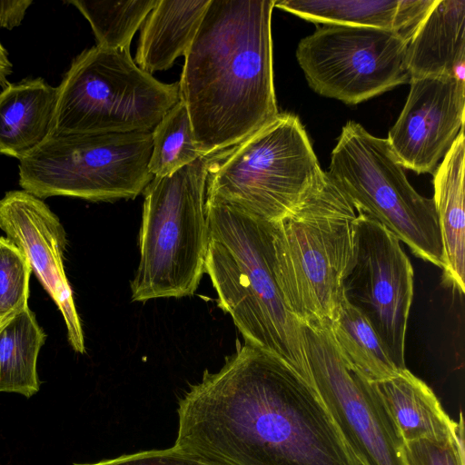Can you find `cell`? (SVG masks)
<instances>
[{"instance_id": "cell-1", "label": "cell", "mask_w": 465, "mask_h": 465, "mask_svg": "<svg viewBox=\"0 0 465 465\" xmlns=\"http://www.w3.org/2000/svg\"><path fill=\"white\" fill-rule=\"evenodd\" d=\"M174 446L212 465H361L316 391L244 343L178 401Z\"/></svg>"}, {"instance_id": "cell-2", "label": "cell", "mask_w": 465, "mask_h": 465, "mask_svg": "<svg viewBox=\"0 0 465 465\" xmlns=\"http://www.w3.org/2000/svg\"><path fill=\"white\" fill-rule=\"evenodd\" d=\"M273 7L274 0H210L179 81L203 156L237 145L279 114Z\"/></svg>"}, {"instance_id": "cell-3", "label": "cell", "mask_w": 465, "mask_h": 465, "mask_svg": "<svg viewBox=\"0 0 465 465\" xmlns=\"http://www.w3.org/2000/svg\"><path fill=\"white\" fill-rule=\"evenodd\" d=\"M208 248L204 264L244 343L288 363L310 382L302 324L288 309L273 267L271 222L206 198Z\"/></svg>"}, {"instance_id": "cell-4", "label": "cell", "mask_w": 465, "mask_h": 465, "mask_svg": "<svg viewBox=\"0 0 465 465\" xmlns=\"http://www.w3.org/2000/svg\"><path fill=\"white\" fill-rule=\"evenodd\" d=\"M273 267L302 324L330 322L356 256L357 212L327 172L282 218L271 222Z\"/></svg>"}, {"instance_id": "cell-5", "label": "cell", "mask_w": 465, "mask_h": 465, "mask_svg": "<svg viewBox=\"0 0 465 465\" xmlns=\"http://www.w3.org/2000/svg\"><path fill=\"white\" fill-rule=\"evenodd\" d=\"M216 155L201 156L143 190L140 261L132 300L193 295L204 272L208 248L205 194Z\"/></svg>"}, {"instance_id": "cell-6", "label": "cell", "mask_w": 465, "mask_h": 465, "mask_svg": "<svg viewBox=\"0 0 465 465\" xmlns=\"http://www.w3.org/2000/svg\"><path fill=\"white\" fill-rule=\"evenodd\" d=\"M56 88L51 135L152 132L180 100L179 82L158 81L130 50L97 45L74 59Z\"/></svg>"}, {"instance_id": "cell-7", "label": "cell", "mask_w": 465, "mask_h": 465, "mask_svg": "<svg viewBox=\"0 0 465 465\" xmlns=\"http://www.w3.org/2000/svg\"><path fill=\"white\" fill-rule=\"evenodd\" d=\"M323 173L299 117L282 113L211 163L205 196L274 222Z\"/></svg>"}, {"instance_id": "cell-8", "label": "cell", "mask_w": 465, "mask_h": 465, "mask_svg": "<svg viewBox=\"0 0 465 465\" xmlns=\"http://www.w3.org/2000/svg\"><path fill=\"white\" fill-rule=\"evenodd\" d=\"M327 173L356 212L371 217L416 256L442 269L443 249L433 200L411 185L386 139L348 122L331 152Z\"/></svg>"}, {"instance_id": "cell-9", "label": "cell", "mask_w": 465, "mask_h": 465, "mask_svg": "<svg viewBox=\"0 0 465 465\" xmlns=\"http://www.w3.org/2000/svg\"><path fill=\"white\" fill-rule=\"evenodd\" d=\"M152 147V132L50 135L19 161V185L40 199H134L153 178Z\"/></svg>"}, {"instance_id": "cell-10", "label": "cell", "mask_w": 465, "mask_h": 465, "mask_svg": "<svg viewBox=\"0 0 465 465\" xmlns=\"http://www.w3.org/2000/svg\"><path fill=\"white\" fill-rule=\"evenodd\" d=\"M408 43L392 30L323 25L299 42L296 58L314 92L356 104L410 82Z\"/></svg>"}, {"instance_id": "cell-11", "label": "cell", "mask_w": 465, "mask_h": 465, "mask_svg": "<svg viewBox=\"0 0 465 465\" xmlns=\"http://www.w3.org/2000/svg\"><path fill=\"white\" fill-rule=\"evenodd\" d=\"M310 384L361 465H406L403 441L372 381L336 347L328 322L302 324Z\"/></svg>"}, {"instance_id": "cell-12", "label": "cell", "mask_w": 465, "mask_h": 465, "mask_svg": "<svg viewBox=\"0 0 465 465\" xmlns=\"http://www.w3.org/2000/svg\"><path fill=\"white\" fill-rule=\"evenodd\" d=\"M413 275L400 240L371 217L357 212L356 256L344 281L343 294L365 315L401 371L406 369Z\"/></svg>"}, {"instance_id": "cell-13", "label": "cell", "mask_w": 465, "mask_h": 465, "mask_svg": "<svg viewBox=\"0 0 465 465\" xmlns=\"http://www.w3.org/2000/svg\"><path fill=\"white\" fill-rule=\"evenodd\" d=\"M409 83L407 101L386 140L403 168L433 173L463 129L464 80L425 76Z\"/></svg>"}, {"instance_id": "cell-14", "label": "cell", "mask_w": 465, "mask_h": 465, "mask_svg": "<svg viewBox=\"0 0 465 465\" xmlns=\"http://www.w3.org/2000/svg\"><path fill=\"white\" fill-rule=\"evenodd\" d=\"M0 228L25 255L31 271L61 312L73 349L84 352V341L63 263L65 231L45 202L25 190L0 199Z\"/></svg>"}, {"instance_id": "cell-15", "label": "cell", "mask_w": 465, "mask_h": 465, "mask_svg": "<svg viewBox=\"0 0 465 465\" xmlns=\"http://www.w3.org/2000/svg\"><path fill=\"white\" fill-rule=\"evenodd\" d=\"M465 0H436L406 50L410 79L456 76L464 80Z\"/></svg>"}, {"instance_id": "cell-16", "label": "cell", "mask_w": 465, "mask_h": 465, "mask_svg": "<svg viewBox=\"0 0 465 465\" xmlns=\"http://www.w3.org/2000/svg\"><path fill=\"white\" fill-rule=\"evenodd\" d=\"M436 0H278L274 7L315 24L392 30L411 40Z\"/></svg>"}, {"instance_id": "cell-17", "label": "cell", "mask_w": 465, "mask_h": 465, "mask_svg": "<svg viewBox=\"0 0 465 465\" xmlns=\"http://www.w3.org/2000/svg\"><path fill=\"white\" fill-rule=\"evenodd\" d=\"M57 88L45 79L8 83L0 91V154L19 161L52 134Z\"/></svg>"}, {"instance_id": "cell-18", "label": "cell", "mask_w": 465, "mask_h": 465, "mask_svg": "<svg viewBox=\"0 0 465 465\" xmlns=\"http://www.w3.org/2000/svg\"><path fill=\"white\" fill-rule=\"evenodd\" d=\"M464 140L462 129L432 173V200L443 249V280L461 294L465 287Z\"/></svg>"}, {"instance_id": "cell-19", "label": "cell", "mask_w": 465, "mask_h": 465, "mask_svg": "<svg viewBox=\"0 0 465 465\" xmlns=\"http://www.w3.org/2000/svg\"><path fill=\"white\" fill-rule=\"evenodd\" d=\"M372 383L403 443L453 440L456 421L442 409L432 390L407 368Z\"/></svg>"}, {"instance_id": "cell-20", "label": "cell", "mask_w": 465, "mask_h": 465, "mask_svg": "<svg viewBox=\"0 0 465 465\" xmlns=\"http://www.w3.org/2000/svg\"><path fill=\"white\" fill-rule=\"evenodd\" d=\"M210 0H159L143 23L135 64L152 74L185 56Z\"/></svg>"}, {"instance_id": "cell-21", "label": "cell", "mask_w": 465, "mask_h": 465, "mask_svg": "<svg viewBox=\"0 0 465 465\" xmlns=\"http://www.w3.org/2000/svg\"><path fill=\"white\" fill-rule=\"evenodd\" d=\"M45 339L29 307L0 327V392L30 398L39 391L36 364Z\"/></svg>"}, {"instance_id": "cell-22", "label": "cell", "mask_w": 465, "mask_h": 465, "mask_svg": "<svg viewBox=\"0 0 465 465\" xmlns=\"http://www.w3.org/2000/svg\"><path fill=\"white\" fill-rule=\"evenodd\" d=\"M328 325L345 361L368 381L387 380L401 371L391 360L368 319L344 294Z\"/></svg>"}, {"instance_id": "cell-23", "label": "cell", "mask_w": 465, "mask_h": 465, "mask_svg": "<svg viewBox=\"0 0 465 465\" xmlns=\"http://www.w3.org/2000/svg\"><path fill=\"white\" fill-rule=\"evenodd\" d=\"M159 0H68L89 22L97 45L130 50L131 41Z\"/></svg>"}, {"instance_id": "cell-24", "label": "cell", "mask_w": 465, "mask_h": 465, "mask_svg": "<svg viewBox=\"0 0 465 465\" xmlns=\"http://www.w3.org/2000/svg\"><path fill=\"white\" fill-rule=\"evenodd\" d=\"M149 171L153 177L171 175L202 155L185 104L180 99L152 131Z\"/></svg>"}, {"instance_id": "cell-25", "label": "cell", "mask_w": 465, "mask_h": 465, "mask_svg": "<svg viewBox=\"0 0 465 465\" xmlns=\"http://www.w3.org/2000/svg\"><path fill=\"white\" fill-rule=\"evenodd\" d=\"M32 271L23 252L0 237V327L28 307Z\"/></svg>"}, {"instance_id": "cell-26", "label": "cell", "mask_w": 465, "mask_h": 465, "mask_svg": "<svg viewBox=\"0 0 465 465\" xmlns=\"http://www.w3.org/2000/svg\"><path fill=\"white\" fill-rule=\"evenodd\" d=\"M74 465H212L176 446L121 455L94 463Z\"/></svg>"}, {"instance_id": "cell-27", "label": "cell", "mask_w": 465, "mask_h": 465, "mask_svg": "<svg viewBox=\"0 0 465 465\" xmlns=\"http://www.w3.org/2000/svg\"><path fill=\"white\" fill-rule=\"evenodd\" d=\"M403 455L406 465H465L460 460L453 440L406 442L403 443Z\"/></svg>"}, {"instance_id": "cell-28", "label": "cell", "mask_w": 465, "mask_h": 465, "mask_svg": "<svg viewBox=\"0 0 465 465\" xmlns=\"http://www.w3.org/2000/svg\"><path fill=\"white\" fill-rule=\"evenodd\" d=\"M32 3V0H0V27L10 30L18 26Z\"/></svg>"}, {"instance_id": "cell-29", "label": "cell", "mask_w": 465, "mask_h": 465, "mask_svg": "<svg viewBox=\"0 0 465 465\" xmlns=\"http://www.w3.org/2000/svg\"><path fill=\"white\" fill-rule=\"evenodd\" d=\"M13 64L9 59L8 52L0 41V91L8 84V77L12 74Z\"/></svg>"}]
</instances>
